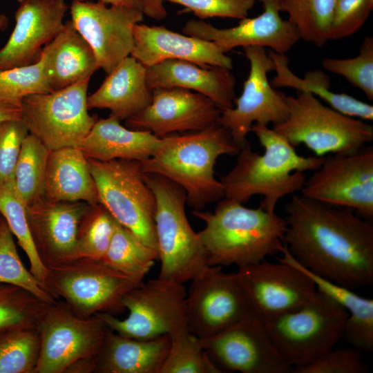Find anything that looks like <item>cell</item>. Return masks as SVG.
Returning <instances> with one entry per match:
<instances>
[{
  "label": "cell",
  "mask_w": 373,
  "mask_h": 373,
  "mask_svg": "<svg viewBox=\"0 0 373 373\" xmlns=\"http://www.w3.org/2000/svg\"><path fill=\"white\" fill-rule=\"evenodd\" d=\"M186 291L183 284L157 278L144 281L130 290L122 303L128 316L119 319L107 313L97 314L106 327L129 338L147 340L167 335L177 336L188 331Z\"/></svg>",
  "instance_id": "cell-10"
},
{
  "label": "cell",
  "mask_w": 373,
  "mask_h": 373,
  "mask_svg": "<svg viewBox=\"0 0 373 373\" xmlns=\"http://www.w3.org/2000/svg\"><path fill=\"white\" fill-rule=\"evenodd\" d=\"M44 196L55 201L99 203L87 157L78 146L50 151L46 166Z\"/></svg>",
  "instance_id": "cell-29"
},
{
  "label": "cell",
  "mask_w": 373,
  "mask_h": 373,
  "mask_svg": "<svg viewBox=\"0 0 373 373\" xmlns=\"http://www.w3.org/2000/svg\"><path fill=\"white\" fill-rule=\"evenodd\" d=\"M235 274L254 316L263 323L301 307L317 292L306 274L280 260L241 267Z\"/></svg>",
  "instance_id": "cell-16"
},
{
  "label": "cell",
  "mask_w": 373,
  "mask_h": 373,
  "mask_svg": "<svg viewBox=\"0 0 373 373\" xmlns=\"http://www.w3.org/2000/svg\"><path fill=\"white\" fill-rule=\"evenodd\" d=\"M192 213L205 224L198 236L209 266L239 268L256 264L281 254L284 247L287 222L276 212L223 198L213 211L193 210Z\"/></svg>",
  "instance_id": "cell-3"
},
{
  "label": "cell",
  "mask_w": 373,
  "mask_h": 373,
  "mask_svg": "<svg viewBox=\"0 0 373 373\" xmlns=\"http://www.w3.org/2000/svg\"><path fill=\"white\" fill-rule=\"evenodd\" d=\"M184 6L201 20L210 17L242 19L247 17L256 0H160Z\"/></svg>",
  "instance_id": "cell-46"
},
{
  "label": "cell",
  "mask_w": 373,
  "mask_h": 373,
  "mask_svg": "<svg viewBox=\"0 0 373 373\" xmlns=\"http://www.w3.org/2000/svg\"><path fill=\"white\" fill-rule=\"evenodd\" d=\"M283 242L312 272L350 289L373 284V224L353 210L293 195Z\"/></svg>",
  "instance_id": "cell-1"
},
{
  "label": "cell",
  "mask_w": 373,
  "mask_h": 373,
  "mask_svg": "<svg viewBox=\"0 0 373 373\" xmlns=\"http://www.w3.org/2000/svg\"><path fill=\"white\" fill-rule=\"evenodd\" d=\"M221 110L208 97L181 88L152 90L151 103L126 120V127L149 131L160 138L198 131L218 122Z\"/></svg>",
  "instance_id": "cell-20"
},
{
  "label": "cell",
  "mask_w": 373,
  "mask_h": 373,
  "mask_svg": "<svg viewBox=\"0 0 373 373\" xmlns=\"http://www.w3.org/2000/svg\"><path fill=\"white\" fill-rule=\"evenodd\" d=\"M51 92L46 59L41 52L35 63L0 70V101L21 106L29 95Z\"/></svg>",
  "instance_id": "cell-38"
},
{
  "label": "cell",
  "mask_w": 373,
  "mask_h": 373,
  "mask_svg": "<svg viewBox=\"0 0 373 373\" xmlns=\"http://www.w3.org/2000/svg\"><path fill=\"white\" fill-rule=\"evenodd\" d=\"M46 59L51 92L90 78L99 68L95 53L71 20L42 50Z\"/></svg>",
  "instance_id": "cell-28"
},
{
  "label": "cell",
  "mask_w": 373,
  "mask_h": 373,
  "mask_svg": "<svg viewBox=\"0 0 373 373\" xmlns=\"http://www.w3.org/2000/svg\"><path fill=\"white\" fill-rule=\"evenodd\" d=\"M209 266L191 280L186 292L188 331L206 339L254 316L235 273Z\"/></svg>",
  "instance_id": "cell-13"
},
{
  "label": "cell",
  "mask_w": 373,
  "mask_h": 373,
  "mask_svg": "<svg viewBox=\"0 0 373 373\" xmlns=\"http://www.w3.org/2000/svg\"><path fill=\"white\" fill-rule=\"evenodd\" d=\"M19 2L21 0H17ZM84 1V0H82ZM106 4L124 6L141 10L144 15L156 20L164 19L167 12L160 0H97Z\"/></svg>",
  "instance_id": "cell-47"
},
{
  "label": "cell",
  "mask_w": 373,
  "mask_h": 373,
  "mask_svg": "<svg viewBox=\"0 0 373 373\" xmlns=\"http://www.w3.org/2000/svg\"><path fill=\"white\" fill-rule=\"evenodd\" d=\"M164 138L151 132L130 129L110 115L97 119L89 133L78 146L93 160L142 161L151 157L162 145Z\"/></svg>",
  "instance_id": "cell-26"
},
{
  "label": "cell",
  "mask_w": 373,
  "mask_h": 373,
  "mask_svg": "<svg viewBox=\"0 0 373 373\" xmlns=\"http://www.w3.org/2000/svg\"><path fill=\"white\" fill-rule=\"evenodd\" d=\"M89 81L85 79L61 90L22 99L21 120L28 133L50 151L79 146L97 121L88 112Z\"/></svg>",
  "instance_id": "cell-12"
},
{
  "label": "cell",
  "mask_w": 373,
  "mask_h": 373,
  "mask_svg": "<svg viewBox=\"0 0 373 373\" xmlns=\"http://www.w3.org/2000/svg\"><path fill=\"white\" fill-rule=\"evenodd\" d=\"M230 70L168 59L146 68V84L151 90L181 88L195 91L210 99L222 111L233 108L236 98V80Z\"/></svg>",
  "instance_id": "cell-24"
},
{
  "label": "cell",
  "mask_w": 373,
  "mask_h": 373,
  "mask_svg": "<svg viewBox=\"0 0 373 373\" xmlns=\"http://www.w3.org/2000/svg\"><path fill=\"white\" fill-rule=\"evenodd\" d=\"M256 1L262 3V13L242 19L236 26L218 28L203 20L191 19L185 23L182 32L213 41L225 54L235 48L249 46L267 47L276 53L285 54L300 37L295 26L280 16L283 1Z\"/></svg>",
  "instance_id": "cell-19"
},
{
  "label": "cell",
  "mask_w": 373,
  "mask_h": 373,
  "mask_svg": "<svg viewBox=\"0 0 373 373\" xmlns=\"http://www.w3.org/2000/svg\"><path fill=\"white\" fill-rule=\"evenodd\" d=\"M202 347L220 373H290L272 344L264 323L255 316L247 318L210 338Z\"/></svg>",
  "instance_id": "cell-18"
},
{
  "label": "cell",
  "mask_w": 373,
  "mask_h": 373,
  "mask_svg": "<svg viewBox=\"0 0 373 373\" xmlns=\"http://www.w3.org/2000/svg\"><path fill=\"white\" fill-rule=\"evenodd\" d=\"M9 20L6 15L0 13V30H5L8 26Z\"/></svg>",
  "instance_id": "cell-50"
},
{
  "label": "cell",
  "mask_w": 373,
  "mask_h": 373,
  "mask_svg": "<svg viewBox=\"0 0 373 373\" xmlns=\"http://www.w3.org/2000/svg\"><path fill=\"white\" fill-rule=\"evenodd\" d=\"M373 9V0H336L329 40L352 35L364 25Z\"/></svg>",
  "instance_id": "cell-44"
},
{
  "label": "cell",
  "mask_w": 373,
  "mask_h": 373,
  "mask_svg": "<svg viewBox=\"0 0 373 373\" xmlns=\"http://www.w3.org/2000/svg\"><path fill=\"white\" fill-rule=\"evenodd\" d=\"M239 151L229 131L218 122L200 131L164 137L158 150L140 163L144 173L162 175L178 184L189 207L202 210L224 198L223 186L214 173L218 158Z\"/></svg>",
  "instance_id": "cell-4"
},
{
  "label": "cell",
  "mask_w": 373,
  "mask_h": 373,
  "mask_svg": "<svg viewBox=\"0 0 373 373\" xmlns=\"http://www.w3.org/2000/svg\"><path fill=\"white\" fill-rule=\"evenodd\" d=\"M283 12L295 26L300 39L322 47L329 41L336 0H283Z\"/></svg>",
  "instance_id": "cell-34"
},
{
  "label": "cell",
  "mask_w": 373,
  "mask_h": 373,
  "mask_svg": "<svg viewBox=\"0 0 373 373\" xmlns=\"http://www.w3.org/2000/svg\"><path fill=\"white\" fill-rule=\"evenodd\" d=\"M144 176L156 202L155 230L161 264L158 278L182 284L191 281L209 265L198 233L186 215V193L162 175L144 173Z\"/></svg>",
  "instance_id": "cell-5"
},
{
  "label": "cell",
  "mask_w": 373,
  "mask_h": 373,
  "mask_svg": "<svg viewBox=\"0 0 373 373\" xmlns=\"http://www.w3.org/2000/svg\"><path fill=\"white\" fill-rule=\"evenodd\" d=\"M369 367L359 349L332 348L316 360L293 369V373H366Z\"/></svg>",
  "instance_id": "cell-43"
},
{
  "label": "cell",
  "mask_w": 373,
  "mask_h": 373,
  "mask_svg": "<svg viewBox=\"0 0 373 373\" xmlns=\"http://www.w3.org/2000/svg\"><path fill=\"white\" fill-rule=\"evenodd\" d=\"M97 1L73 0L71 21L92 48L99 68L109 74L133 48V29L144 13L136 8Z\"/></svg>",
  "instance_id": "cell-17"
},
{
  "label": "cell",
  "mask_w": 373,
  "mask_h": 373,
  "mask_svg": "<svg viewBox=\"0 0 373 373\" xmlns=\"http://www.w3.org/2000/svg\"><path fill=\"white\" fill-rule=\"evenodd\" d=\"M322 66L325 70L343 77L369 100L373 99L372 37L364 38L357 56L347 59L325 57L322 60Z\"/></svg>",
  "instance_id": "cell-42"
},
{
  "label": "cell",
  "mask_w": 373,
  "mask_h": 373,
  "mask_svg": "<svg viewBox=\"0 0 373 373\" xmlns=\"http://www.w3.org/2000/svg\"><path fill=\"white\" fill-rule=\"evenodd\" d=\"M95 368V358H82L72 363L64 373H93Z\"/></svg>",
  "instance_id": "cell-48"
},
{
  "label": "cell",
  "mask_w": 373,
  "mask_h": 373,
  "mask_svg": "<svg viewBox=\"0 0 373 373\" xmlns=\"http://www.w3.org/2000/svg\"><path fill=\"white\" fill-rule=\"evenodd\" d=\"M288 113L273 129L294 147L304 144L316 156L355 153L373 140V126L324 105L308 93L287 96Z\"/></svg>",
  "instance_id": "cell-6"
},
{
  "label": "cell",
  "mask_w": 373,
  "mask_h": 373,
  "mask_svg": "<svg viewBox=\"0 0 373 373\" xmlns=\"http://www.w3.org/2000/svg\"><path fill=\"white\" fill-rule=\"evenodd\" d=\"M36 327L40 348L35 373H64L79 359L95 358L108 329L97 314L79 317L58 299L46 304Z\"/></svg>",
  "instance_id": "cell-11"
},
{
  "label": "cell",
  "mask_w": 373,
  "mask_h": 373,
  "mask_svg": "<svg viewBox=\"0 0 373 373\" xmlns=\"http://www.w3.org/2000/svg\"><path fill=\"white\" fill-rule=\"evenodd\" d=\"M171 338L141 340L120 335L108 328L95 357L97 373H159L167 356Z\"/></svg>",
  "instance_id": "cell-27"
},
{
  "label": "cell",
  "mask_w": 373,
  "mask_h": 373,
  "mask_svg": "<svg viewBox=\"0 0 373 373\" xmlns=\"http://www.w3.org/2000/svg\"><path fill=\"white\" fill-rule=\"evenodd\" d=\"M50 150L35 135L25 137L14 173L15 187L26 207L44 195Z\"/></svg>",
  "instance_id": "cell-33"
},
{
  "label": "cell",
  "mask_w": 373,
  "mask_h": 373,
  "mask_svg": "<svg viewBox=\"0 0 373 373\" xmlns=\"http://www.w3.org/2000/svg\"><path fill=\"white\" fill-rule=\"evenodd\" d=\"M0 283L26 289L46 303L57 300L23 265L4 218L0 222Z\"/></svg>",
  "instance_id": "cell-39"
},
{
  "label": "cell",
  "mask_w": 373,
  "mask_h": 373,
  "mask_svg": "<svg viewBox=\"0 0 373 373\" xmlns=\"http://www.w3.org/2000/svg\"><path fill=\"white\" fill-rule=\"evenodd\" d=\"M118 223L101 203L89 204L78 227L76 258L102 260L108 249Z\"/></svg>",
  "instance_id": "cell-35"
},
{
  "label": "cell",
  "mask_w": 373,
  "mask_h": 373,
  "mask_svg": "<svg viewBox=\"0 0 373 373\" xmlns=\"http://www.w3.org/2000/svg\"><path fill=\"white\" fill-rule=\"evenodd\" d=\"M0 213L26 253L30 263L29 270L44 286L47 269L37 254L28 227L26 206L19 195L14 182L0 184Z\"/></svg>",
  "instance_id": "cell-37"
},
{
  "label": "cell",
  "mask_w": 373,
  "mask_h": 373,
  "mask_svg": "<svg viewBox=\"0 0 373 373\" xmlns=\"http://www.w3.org/2000/svg\"><path fill=\"white\" fill-rule=\"evenodd\" d=\"M146 68L129 55L108 74L100 87L87 97L88 109H108L111 115L126 120L151 102L152 90L146 84Z\"/></svg>",
  "instance_id": "cell-25"
},
{
  "label": "cell",
  "mask_w": 373,
  "mask_h": 373,
  "mask_svg": "<svg viewBox=\"0 0 373 373\" xmlns=\"http://www.w3.org/2000/svg\"><path fill=\"white\" fill-rule=\"evenodd\" d=\"M159 373H220L204 351L201 340L189 332L171 338Z\"/></svg>",
  "instance_id": "cell-41"
},
{
  "label": "cell",
  "mask_w": 373,
  "mask_h": 373,
  "mask_svg": "<svg viewBox=\"0 0 373 373\" xmlns=\"http://www.w3.org/2000/svg\"><path fill=\"white\" fill-rule=\"evenodd\" d=\"M131 56L146 68L168 59L231 70L233 61L213 41L173 32L163 26L136 23Z\"/></svg>",
  "instance_id": "cell-23"
},
{
  "label": "cell",
  "mask_w": 373,
  "mask_h": 373,
  "mask_svg": "<svg viewBox=\"0 0 373 373\" xmlns=\"http://www.w3.org/2000/svg\"><path fill=\"white\" fill-rule=\"evenodd\" d=\"M87 159L99 203L142 243L157 251L154 220L155 198L140 162Z\"/></svg>",
  "instance_id": "cell-9"
},
{
  "label": "cell",
  "mask_w": 373,
  "mask_h": 373,
  "mask_svg": "<svg viewBox=\"0 0 373 373\" xmlns=\"http://www.w3.org/2000/svg\"><path fill=\"white\" fill-rule=\"evenodd\" d=\"M348 313L326 294L265 323L266 332L286 363L303 366L334 348L343 338Z\"/></svg>",
  "instance_id": "cell-7"
},
{
  "label": "cell",
  "mask_w": 373,
  "mask_h": 373,
  "mask_svg": "<svg viewBox=\"0 0 373 373\" xmlns=\"http://www.w3.org/2000/svg\"><path fill=\"white\" fill-rule=\"evenodd\" d=\"M46 304L26 289L0 283V330L36 327Z\"/></svg>",
  "instance_id": "cell-40"
},
{
  "label": "cell",
  "mask_w": 373,
  "mask_h": 373,
  "mask_svg": "<svg viewBox=\"0 0 373 373\" xmlns=\"http://www.w3.org/2000/svg\"><path fill=\"white\" fill-rule=\"evenodd\" d=\"M15 26L0 49V70L30 65L64 26L69 7L66 0H21Z\"/></svg>",
  "instance_id": "cell-22"
},
{
  "label": "cell",
  "mask_w": 373,
  "mask_h": 373,
  "mask_svg": "<svg viewBox=\"0 0 373 373\" xmlns=\"http://www.w3.org/2000/svg\"><path fill=\"white\" fill-rule=\"evenodd\" d=\"M251 132L256 136L264 153L254 151L248 142L240 149L233 167L220 182L224 198L245 204L256 195L263 197L260 208L275 212L278 201L301 191L307 171H315L325 156L300 155L283 136L268 126L254 124Z\"/></svg>",
  "instance_id": "cell-2"
},
{
  "label": "cell",
  "mask_w": 373,
  "mask_h": 373,
  "mask_svg": "<svg viewBox=\"0 0 373 373\" xmlns=\"http://www.w3.org/2000/svg\"><path fill=\"white\" fill-rule=\"evenodd\" d=\"M39 348L36 327L0 330V373H35Z\"/></svg>",
  "instance_id": "cell-36"
},
{
  "label": "cell",
  "mask_w": 373,
  "mask_h": 373,
  "mask_svg": "<svg viewBox=\"0 0 373 373\" xmlns=\"http://www.w3.org/2000/svg\"><path fill=\"white\" fill-rule=\"evenodd\" d=\"M28 133L21 119L0 123V184L14 182L22 143Z\"/></svg>",
  "instance_id": "cell-45"
},
{
  "label": "cell",
  "mask_w": 373,
  "mask_h": 373,
  "mask_svg": "<svg viewBox=\"0 0 373 373\" xmlns=\"http://www.w3.org/2000/svg\"><path fill=\"white\" fill-rule=\"evenodd\" d=\"M242 48L249 62V75L233 108L221 111L218 119L240 149L249 142L247 135L254 124L275 125L282 122L288 113L287 95L274 88L268 79V73L274 71V64L265 48L256 46Z\"/></svg>",
  "instance_id": "cell-15"
},
{
  "label": "cell",
  "mask_w": 373,
  "mask_h": 373,
  "mask_svg": "<svg viewBox=\"0 0 373 373\" xmlns=\"http://www.w3.org/2000/svg\"><path fill=\"white\" fill-rule=\"evenodd\" d=\"M3 219V216H1V213H0V222H1V220Z\"/></svg>",
  "instance_id": "cell-51"
},
{
  "label": "cell",
  "mask_w": 373,
  "mask_h": 373,
  "mask_svg": "<svg viewBox=\"0 0 373 373\" xmlns=\"http://www.w3.org/2000/svg\"><path fill=\"white\" fill-rule=\"evenodd\" d=\"M274 64L276 75L271 80L274 88H291L297 92L308 93L329 104L334 110L362 120L373 119V106L345 94L330 89V79L321 70L307 71L303 77L297 76L289 66L285 54L272 50L268 52Z\"/></svg>",
  "instance_id": "cell-31"
},
{
  "label": "cell",
  "mask_w": 373,
  "mask_h": 373,
  "mask_svg": "<svg viewBox=\"0 0 373 373\" xmlns=\"http://www.w3.org/2000/svg\"><path fill=\"white\" fill-rule=\"evenodd\" d=\"M16 119H21V106L0 101V123Z\"/></svg>",
  "instance_id": "cell-49"
},
{
  "label": "cell",
  "mask_w": 373,
  "mask_h": 373,
  "mask_svg": "<svg viewBox=\"0 0 373 373\" xmlns=\"http://www.w3.org/2000/svg\"><path fill=\"white\" fill-rule=\"evenodd\" d=\"M158 260V253L142 243L129 229L118 223L102 261L108 267L142 282Z\"/></svg>",
  "instance_id": "cell-32"
},
{
  "label": "cell",
  "mask_w": 373,
  "mask_h": 373,
  "mask_svg": "<svg viewBox=\"0 0 373 373\" xmlns=\"http://www.w3.org/2000/svg\"><path fill=\"white\" fill-rule=\"evenodd\" d=\"M88 205L82 201H55L44 195L26 207L33 245L46 269L76 258L78 227Z\"/></svg>",
  "instance_id": "cell-21"
},
{
  "label": "cell",
  "mask_w": 373,
  "mask_h": 373,
  "mask_svg": "<svg viewBox=\"0 0 373 373\" xmlns=\"http://www.w3.org/2000/svg\"><path fill=\"white\" fill-rule=\"evenodd\" d=\"M282 256L277 260L289 262L306 274L316 289L338 303L348 313L343 336L358 349L371 351L373 348V300L362 297L351 289L312 272L300 265L284 245Z\"/></svg>",
  "instance_id": "cell-30"
},
{
  "label": "cell",
  "mask_w": 373,
  "mask_h": 373,
  "mask_svg": "<svg viewBox=\"0 0 373 373\" xmlns=\"http://www.w3.org/2000/svg\"><path fill=\"white\" fill-rule=\"evenodd\" d=\"M142 282L108 267L102 260L77 258L47 268L44 286L56 299L63 298L75 314L88 318L99 313L114 316L124 313V296Z\"/></svg>",
  "instance_id": "cell-8"
},
{
  "label": "cell",
  "mask_w": 373,
  "mask_h": 373,
  "mask_svg": "<svg viewBox=\"0 0 373 373\" xmlns=\"http://www.w3.org/2000/svg\"><path fill=\"white\" fill-rule=\"evenodd\" d=\"M307 198L353 210L373 218V149L364 147L347 155L325 157L300 191Z\"/></svg>",
  "instance_id": "cell-14"
}]
</instances>
